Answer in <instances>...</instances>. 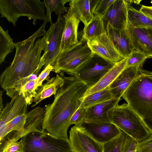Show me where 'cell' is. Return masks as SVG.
I'll list each match as a JSON object with an SVG mask.
<instances>
[{
  "mask_svg": "<svg viewBox=\"0 0 152 152\" xmlns=\"http://www.w3.org/2000/svg\"><path fill=\"white\" fill-rule=\"evenodd\" d=\"M60 75L64 83L54 95L53 102L45 106L42 129L57 137L69 140L67 132L74 113L79 107L89 87L74 75Z\"/></svg>",
  "mask_w": 152,
  "mask_h": 152,
  "instance_id": "6da1fadb",
  "label": "cell"
},
{
  "mask_svg": "<svg viewBox=\"0 0 152 152\" xmlns=\"http://www.w3.org/2000/svg\"><path fill=\"white\" fill-rule=\"evenodd\" d=\"M45 27L42 25L28 38L15 44L16 52L13 61L0 77L1 86L11 98L15 85L34 73L39 66L46 42Z\"/></svg>",
  "mask_w": 152,
  "mask_h": 152,
  "instance_id": "7a4b0ae2",
  "label": "cell"
},
{
  "mask_svg": "<svg viewBox=\"0 0 152 152\" xmlns=\"http://www.w3.org/2000/svg\"><path fill=\"white\" fill-rule=\"evenodd\" d=\"M122 97L152 134V79L140 72Z\"/></svg>",
  "mask_w": 152,
  "mask_h": 152,
  "instance_id": "3957f363",
  "label": "cell"
},
{
  "mask_svg": "<svg viewBox=\"0 0 152 152\" xmlns=\"http://www.w3.org/2000/svg\"><path fill=\"white\" fill-rule=\"evenodd\" d=\"M108 116L111 122L138 143L150 135L142 120L127 104H118L108 112Z\"/></svg>",
  "mask_w": 152,
  "mask_h": 152,
  "instance_id": "277c9868",
  "label": "cell"
},
{
  "mask_svg": "<svg viewBox=\"0 0 152 152\" xmlns=\"http://www.w3.org/2000/svg\"><path fill=\"white\" fill-rule=\"evenodd\" d=\"M45 8L44 1L39 0H0L1 17L5 18L14 26L18 18L23 16L32 19L34 25L38 20H44Z\"/></svg>",
  "mask_w": 152,
  "mask_h": 152,
  "instance_id": "5b68a950",
  "label": "cell"
},
{
  "mask_svg": "<svg viewBox=\"0 0 152 152\" xmlns=\"http://www.w3.org/2000/svg\"><path fill=\"white\" fill-rule=\"evenodd\" d=\"M20 141L22 152H72L69 139L57 137L42 129L28 133Z\"/></svg>",
  "mask_w": 152,
  "mask_h": 152,
  "instance_id": "8992f818",
  "label": "cell"
},
{
  "mask_svg": "<svg viewBox=\"0 0 152 152\" xmlns=\"http://www.w3.org/2000/svg\"><path fill=\"white\" fill-rule=\"evenodd\" d=\"M86 42L82 39L76 46L60 54L53 66V71L56 73L63 72L73 75L92 54Z\"/></svg>",
  "mask_w": 152,
  "mask_h": 152,
  "instance_id": "52a82bcc",
  "label": "cell"
},
{
  "mask_svg": "<svg viewBox=\"0 0 152 152\" xmlns=\"http://www.w3.org/2000/svg\"><path fill=\"white\" fill-rule=\"evenodd\" d=\"M115 64L96 54L92 53L74 75L89 88L97 83Z\"/></svg>",
  "mask_w": 152,
  "mask_h": 152,
  "instance_id": "ba28073f",
  "label": "cell"
},
{
  "mask_svg": "<svg viewBox=\"0 0 152 152\" xmlns=\"http://www.w3.org/2000/svg\"><path fill=\"white\" fill-rule=\"evenodd\" d=\"M64 24L63 17L57 18L56 22L50 24L47 31L43 54L45 58L44 68L49 64L53 66L58 56Z\"/></svg>",
  "mask_w": 152,
  "mask_h": 152,
  "instance_id": "9c48e42d",
  "label": "cell"
},
{
  "mask_svg": "<svg viewBox=\"0 0 152 152\" xmlns=\"http://www.w3.org/2000/svg\"><path fill=\"white\" fill-rule=\"evenodd\" d=\"M75 126L103 144L116 137L122 132L111 122L84 120L80 124Z\"/></svg>",
  "mask_w": 152,
  "mask_h": 152,
  "instance_id": "30bf717a",
  "label": "cell"
},
{
  "mask_svg": "<svg viewBox=\"0 0 152 152\" xmlns=\"http://www.w3.org/2000/svg\"><path fill=\"white\" fill-rule=\"evenodd\" d=\"M132 1L115 0L102 17L106 30L109 28H126L129 8Z\"/></svg>",
  "mask_w": 152,
  "mask_h": 152,
  "instance_id": "8fae6325",
  "label": "cell"
},
{
  "mask_svg": "<svg viewBox=\"0 0 152 152\" xmlns=\"http://www.w3.org/2000/svg\"><path fill=\"white\" fill-rule=\"evenodd\" d=\"M92 53H95L115 64L125 58L117 51L107 33L87 42Z\"/></svg>",
  "mask_w": 152,
  "mask_h": 152,
  "instance_id": "7c38bea8",
  "label": "cell"
},
{
  "mask_svg": "<svg viewBox=\"0 0 152 152\" xmlns=\"http://www.w3.org/2000/svg\"><path fill=\"white\" fill-rule=\"evenodd\" d=\"M69 141L72 152H103L100 143L75 125L69 131Z\"/></svg>",
  "mask_w": 152,
  "mask_h": 152,
  "instance_id": "4fadbf2b",
  "label": "cell"
},
{
  "mask_svg": "<svg viewBox=\"0 0 152 152\" xmlns=\"http://www.w3.org/2000/svg\"><path fill=\"white\" fill-rule=\"evenodd\" d=\"M28 105L21 91H16L11 101L0 111V133L7 123L17 116L27 113Z\"/></svg>",
  "mask_w": 152,
  "mask_h": 152,
  "instance_id": "5bb4252c",
  "label": "cell"
},
{
  "mask_svg": "<svg viewBox=\"0 0 152 152\" xmlns=\"http://www.w3.org/2000/svg\"><path fill=\"white\" fill-rule=\"evenodd\" d=\"M45 113L44 109L40 106L27 113L24 129L22 131H12L9 133L7 136L8 142L11 144L32 131L42 129Z\"/></svg>",
  "mask_w": 152,
  "mask_h": 152,
  "instance_id": "9a60e30c",
  "label": "cell"
},
{
  "mask_svg": "<svg viewBox=\"0 0 152 152\" xmlns=\"http://www.w3.org/2000/svg\"><path fill=\"white\" fill-rule=\"evenodd\" d=\"M126 29L134 49L143 53L147 59L152 58V42L146 29L135 27L128 18Z\"/></svg>",
  "mask_w": 152,
  "mask_h": 152,
  "instance_id": "2e32d148",
  "label": "cell"
},
{
  "mask_svg": "<svg viewBox=\"0 0 152 152\" xmlns=\"http://www.w3.org/2000/svg\"><path fill=\"white\" fill-rule=\"evenodd\" d=\"M143 65L126 67L109 86L113 98L121 99L124 93L139 74Z\"/></svg>",
  "mask_w": 152,
  "mask_h": 152,
  "instance_id": "e0dca14e",
  "label": "cell"
},
{
  "mask_svg": "<svg viewBox=\"0 0 152 152\" xmlns=\"http://www.w3.org/2000/svg\"><path fill=\"white\" fill-rule=\"evenodd\" d=\"M63 17L65 24L59 55L70 50L80 42L77 39V30L80 21L68 11Z\"/></svg>",
  "mask_w": 152,
  "mask_h": 152,
  "instance_id": "ac0fdd59",
  "label": "cell"
},
{
  "mask_svg": "<svg viewBox=\"0 0 152 152\" xmlns=\"http://www.w3.org/2000/svg\"><path fill=\"white\" fill-rule=\"evenodd\" d=\"M100 0H70L68 11L87 26L94 17L95 9Z\"/></svg>",
  "mask_w": 152,
  "mask_h": 152,
  "instance_id": "d6986e66",
  "label": "cell"
},
{
  "mask_svg": "<svg viewBox=\"0 0 152 152\" xmlns=\"http://www.w3.org/2000/svg\"><path fill=\"white\" fill-rule=\"evenodd\" d=\"M106 32L118 53L124 58L128 57L134 49L126 28H109L106 29Z\"/></svg>",
  "mask_w": 152,
  "mask_h": 152,
  "instance_id": "ffe728a7",
  "label": "cell"
},
{
  "mask_svg": "<svg viewBox=\"0 0 152 152\" xmlns=\"http://www.w3.org/2000/svg\"><path fill=\"white\" fill-rule=\"evenodd\" d=\"M120 100L113 98L107 101L86 108V116L85 120L111 122L108 117V112L118 104Z\"/></svg>",
  "mask_w": 152,
  "mask_h": 152,
  "instance_id": "44dd1931",
  "label": "cell"
},
{
  "mask_svg": "<svg viewBox=\"0 0 152 152\" xmlns=\"http://www.w3.org/2000/svg\"><path fill=\"white\" fill-rule=\"evenodd\" d=\"M128 57L115 64L96 84L89 88L83 98L106 88L126 67Z\"/></svg>",
  "mask_w": 152,
  "mask_h": 152,
  "instance_id": "7402d4cb",
  "label": "cell"
},
{
  "mask_svg": "<svg viewBox=\"0 0 152 152\" xmlns=\"http://www.w3.org/2000/svg\"><path fill=\"white\" fill-rule=\"evenodd\" d=\"M63 83V78L57 74L56 77H52L46 83L38 87L36 90L37 94L33 99V102L35 103L31 107L36 106L43 100L51 95H55Z\"/></svg>",
  "mask_w": 152,
  "mask_h": 152,
  "instance_id": "603a6c76",
  "label": "cell"
},
{
  "mask_svg": "<svg viewBox=\"0 0 152 152\" xmlns=\"http://www.w3.org/2000/svg\"><path fill=\"white\" fill-rule=\"evenodd\" d=\"M106 33L102 18L94 15L90 22L84 26L82 39L87 42L93 37Z\"/></svg>",
  "mask_w": 152,
  "mask_h": 152,
  "instance_id": "cb8c5ba5",
  "label": "cell"
},
{
  "mask_svg": "<svg viewBox=\"0 0 152 152\" xmlns=\"http://www.w3.org/2000/svg\"><path fill=\"white\" fill-rule=\"evenodd\" d=\"M70 0H44L45 5L46 8V16L43 25L45 26L48 23H52L51 14L53 11L57 15V18L62 17V15L67 11L68 8L65 6V4L69 2Z\"/></svg>",
  "mask_w": 152,
  "mask_h": 152,
  "instance_id": "d4e9b609",
  "label": "cell"
},
{
  "mask_svg": "<svg viewBox=\"0 0 152 152\" xmlns=\"http://www.w3.org/2000/svg\"><path fill=\"white\" fill-rule=\"evenodd\" d=\"M113 98L109 86L84 97L79 108H86L93 105L107 101Z\"/></svg>",
  "mask_w": 152,
  "mask_h": 152,
  "instance_id": "484cf974",
  "label": "cell"
},
{
  "mask_svg": "<svg viewBox=\"0 0 152 152\" xmlns=\"http://www.w3.org/2000/svg\"><path fill=\"white\" fill-rule=\"evenodd\" d=\"M128 18L135 27L152 29V20L134 8L131 4L129 8Z\"/></svg>",
  "mask_w": 152,
  "mask_h": 152,
  "instance_id": "4316f807",
  "label": "cell"
},
{
  "mask_svg": "<svg viewBox=\"0 0 152 152\" xmlns=\"http://www.w3.org/2000/svg\"><path fill=\"white\" fill-rule=\"evenodd\" d=\"M15 44L10 36L8 30L4 31L0 26V64L5 61L6 56L14 50Z\"/></svg>",
  "mask_w": 152,
  "mask_h": 152,
  "instance_id": "83f0119b",
  "label": "cell"
},
{
  "mask_svg": "<svg viewBox=\"0 0 152 152\" xmlns=\"http://www.w3.org/2000/svg\"><path fill=\"white\" fill-rule=\"evenodd\" d=\"M26 114L19 115L7 123L3 131L0 133V141L10 132L14 131H22L26 122Z\"/></svg>",
  "mask_w": 152,
  "mask_h": 152,
  "instance_id": "f1b7e54d",
  "label": "cell"
},
{
  "mask_svg": "<svg viewBox=\"0 0 152 152\" xmlns=\"http://www.w3.org/2000/svg\"><path fill=\"white\" fill-rule=\"evenodd\" d=\"M126 135L122 131L118 136L103 144V152H121L122 144Z\"/></svg>",
  "mask_w": 152,
  "mask_h": 152,
  "instance_id": "f546056e",
  "label": "cell"
},
{
  "mask_svg": "<svg viewBox=\"0 0 152 152\" xmlns=\"http://www.w3.org/2000/svg\"><path fill=\"white\" fill-rule=\"evenodd\" d=\"M36 80H30L28 81L21 88V91L28 105L31 104L33 99L36 94L35 85Z\"/></svg>",
  "mask_w": 152,
  "mask_h": 152,
  "instance_id": "4dcf8cb0",
  "label": "cell"
},
{
  "mask_svg": "<svg viewBox=\"0 0 152 152\" xmlns=\"http://www.w3.org/2000/svg\"><path fill=\"white\" fill-rule=\"evenodd\" d=\"M147 58L143 53L134 49L128 57L126 67L143 65Z\"/></svg>",
  "mask_w": 152,
  "mask_h": 152,
  "instance_id": "1f68e13d",
  "label": "cell"
},
{
  "mask_svg": "<svg viewBox=\"0 0 152 152\" xmlns=\"http://www.w3.org/2000/svg\"><path fill=\"white\" fill-rule=\"evenodd\" d=\"M138 142L127 135L122 144L121 152H136Z\"/></svg>",
  "mask_w": 152,
  "mask_h": 152,
  "instance_id": "d6a6232c",
  "label": "cell"
},
{
  "mask_svg": "<svg viewBox=\"0 0 152 152\" xmlns=\"http://www.w3.org/2000/svg\"><path fill=\"white\" fill-rule=\"evenodd\" d=\"M86 116V108H79L72 116L70 121V125H78L85 120Z\"/></svg>",
  "mask_w": 152,
  "mask_h": 152,
  "instance_id": "836d02e7",
  "label": "cell"
},
{
  "mask_svg": "<svg viewBox=\"0 0 152 152\" xmlns=\"http://www.w3.org/2000/svg\"><path fill=\"white\" fill-rule=\"evenodd\" d=\"M115 1V0H100L95 10L94 15H99L102 17Z\"/></svg>",
  "mask_w": 152,
  "mask_h": 152,
  "instance_id": "e575fe53",
  "label": "cell"
},
{
  "mask_svg": "<svg viewBox=\"0 0 152 152\" xmlns=\"http://www.w3.org/2000/svg\"><path fill=\"white\" fill-rule=\"evenodd\" d=\"M136 152H152V134L147 139L138 143Z\"/></svg>",
  "mask_w": 152,
  "mask_h": 152,
  "instance_id": "d590c367",
  "label": "cell"
},
{
  "mask_svg": "<svg viewBox=\"0 0 152 152\" xmlns=\"http://www.w3.org/2000/svg\"><path fill=\"white\" fill-rule=\"evenodd\" d=\"M53 67L50 64H48L40 74L38 75L36 80L35 89L41 86L42 85L43 81L46 79H48L49 75L52 71H53Z\"/></svg>",
  "mask_w": 152,
  "mask_h": 152,
  "instance_id": "8d00e7d4",
  "label": "cell"
},
{
  "mask_svg": "<svg viewBox=\"0 0 152 152\" xmlns=\"http://www.w3.org/2000/svg\"><path fill=\"white\" fill-rule=\"evenodd\" d=\"M22 145L20 141L12 143L0 152H22Z\"/></svg>",
  "mask_w": 152,
  "mask_h": 152,
  "instance_id": "74e56055",
  "label": "cell"
},
{
  "mask_svg": "<svg viewBox=\"0 0 152 152\" xmlns=\"http://www.w3.org/2000/svg\"><path fill=\"white\" fill-rule=\"evenodd\" d=\"M139 11L145 15L152 20V6H147L143 5Z\"/></svg>",
  "mask_w": 152,
  "mask_h": 152,
  "instance_id": "f35d334b",
  "label": "cell"
},
{
  "mask_svg": "<svg viewBox=\"0 0 152 152\" xmlns=\"http://www.w3.org/2000/svg\"><path fill=\"white\" fill-rule=\"evenodd\" d=\"M140 72L143 73L148 75L152 79V71H148L144 69L141 67L140 69Z\"/></svg>",
  "mask_w": 152,
  "mask_h": 152,
  "instance_id": "ab89813d",
  "label": "cell"
},
{
  "mask_svg": "<svg viewBox=\"0 0 152 152\" xmlns=\"http://www.w3.org/2000/svg\"><path fill=\"white\" fill-rule=\"evenodd\" d=\"M3 91H0V111H1L3 109V103L2 100Z\"/></svg>",
  "mask_w": 152,
  "mask_h": 152,
  "instance_id": "60d3db41",
  "label": "cell"
},
{
  "mask_svg": "<svg viewBox=\"0 0 152 152\" xmlns=\"http://www.w3.org/2000/svg\"><path fill=\"white\" fill-rule=\"evenodd\" d=\"M148 35L152 42V29H146Z\"/></svg>",
  "mask_w": 152,
  "mask_h": 152,
  "instance_id": "b9f144b4",
  "label": "cell"
}]
</instances>
